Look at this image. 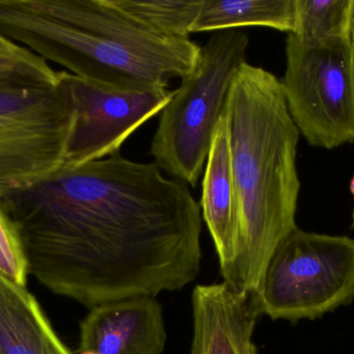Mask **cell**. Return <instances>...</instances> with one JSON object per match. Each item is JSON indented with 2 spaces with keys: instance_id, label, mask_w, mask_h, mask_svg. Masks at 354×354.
Returning a JSON list of instances; mask_svg holds the SVG:
<instances>
[{
  "instance_id": "3957f363",
  "label": "cell",
  "mask_w": 354,
  "mask_h": 354,
  "mask_svg": "<svg viewBox=\"0 0 354 354\" xmlns=\"http://www.w3.org/2000/svg\"><path fill=\"white\" fill-rule=\"evenodd\" d=\"M0 35L81 78L120 89L167 87L200 46L145 26L112 0H0Z\"/></svg>"
},
{
  "instance_id": "44dd1931",
  "label": "cell",
  "mask_w": 354,
  "mask_h": 354,
  "mask_svg": "<svg viewBox=\"0 0 354 354\" xmlns=\"http://www.w3.org/2000/svg\"><path fill=\"white\" fill-rule=\"evenodd\" d=\"M353 33H354V22H353Z\"/></svg>"
},
{
  "instance_id": "277c9868",
  "label": "cell",
  "mask_w": 354,
  "mask_h": 354,
  "mask_svg": "<svg viewBox=\"0 0 354 354\" xmlns=\"http://www.w3.org/2000/svg\"><path fill=\"white\" fill-rule=\"evenodd\" d=\"M248 46L249 37L241 29L214 31L200 47L195 69L162 109L151 155L171 178L197 185L233 79L247 62Z\"/></svg>"
},
{
  "instance_id": "ba28073f",
  "label": "cell",
  "mask_w": 354,
  "mask_h": 354,
  "mask_svg": "<svg viewBox=\"0 0 354 354\" xmlns=\"http://www.w3.org/2000/svg\"><path fill=\"white\" fill-rule=\"evenodd\" d=\"M76 106V121L62 168H77L120 153L141 125L162 112L174 91L167 87L120 89L59 71Z\"/></svg>"
},
{
  "instance_id": "7c38bea8",
  "label": "cell",
  "mask_w": 354,
  "mask_h": 354,
  "mask_svg": "<svg viewBox=\"0 0 354 354\" xmlns=\"http://www.w3.org/2000/svg\"><path fill=\"white\" fill-rule=\"evenodd\" d=\"M0 354H73L25 287L0 276Z\"/></svg>"
},
{
  "instance_id": "ac0fdd59",
  "label": "cell",
  "mask_w": 354,
  "mask_h": 354,
  "mask_svg": "<svg viewBox=\"0 0 354 354\" xmlns=\"http://www.w3.org/2000/svg\"><path fill=\"white\" fill-rule=\"evenodd\" d=\"M351 193H353V195H354V176H353V180H351Z\"/></svg>"
},
{
  "instance_id": "ffe728a7",
  "label": "cell",
  "mask_w": 354,
  "mask_h": 354,
  "mask_svg": "<svg viewBox=\"0 0 354 354\" xmlns=\"http://www.w3.org/2000/svg\"><path fill=\"white\" fill-rule=\"evenodd\" d=\"M353 226L354 228V210H353Z\"/></svg>"
},
{
  "instance_id": "6da1fadb",
  "label": "cell",
  "mask_w": 354,
  "mask_h": 354,
  "mask_svg": "<svg viewBox=\"0 0 354 354\" xmlns=\"http://www.w3.org/2000/svg\"><path fill=\"white\" fill-rule=\"evenodd\" d=\"M0 200L29 274L89 309L180 290L199 274L200 205L189 185L153 162L118 153L62 168Z\"/></svg>"
},
{
  "instance_id": "9c48e42d",
  "label": "cell",
  "mask_w": 354,
  "mask_h": 354,
  "mask_svg": "<svg viewBox=\"0 0 354 354\" xmlns=\"http://www.w3.org/2000/svg\"><path fill=\"white\" fill-rule=\"evenodd\" d=\"M166 339L161 305L142 295L91 309L81 324L79 353L162 354Z\"/></svg>"
},
{
  "instance_id": "8fae6325",
  "label": "cell",
  "mask_w": 354,
  "mask_h": 354,
  "mask_svg": "<svg viewBox=\"0 0 354 354\" xmlns=\"http://www.w3.org/2000/svg\"><path fill=\"white\" fill-rule=\"evenodd\" d=\"M200 209L214 241L223 282H227L241 251V214L224 116L214 132L206 160Z\"/></svg>"
},
{
  "instance_id": "5b68a950",
  "label": "cell",
  "mask_w": 354,
  "mask_h": 354,
  "mask_svg": "<svg viewBox=\"0 0 354 354\" xmlns=\"http://www.w3.org/2000/svg\"><path fill=\"white\" fill-rule=\"evenodd\" d=\"M76 106L62 78L46 82L0 70V197L64 166Z\"/></svg>"
},
{
  "instance_id": "d6986e66",
  "label": "cell",
  "mask_w": 354,
  "mask_h": 354,
  "mask_svg": "<svg viewBox=\"0 0 354 354\" xmlns=\"http://www.w3.org/2000/svg\"><path fill=\"white\" fill-rule=\"evenodd\" d=\"M79 354H99L97 353H93V351H81Z\"/></svg>"
},
{
  "instance_id": "e0dca14e",
  "label": "cell",
  "mask_w": 354,
  "mask_h": 354,
  "mask_svg": "<svg viewBox=\"0 0 354 354\" xmlns=\"http://www.w3.org/2000/svg\"><path fill=\"white\" fill-rule=\"evenodd\" d=\"M0 70L12 71L46 82H57L59 71L30 50L0 35Z\"/></svg>"
},
{
  "instance_id": "2e32d148",
  "label": "cell",
  "mask_w": 354,
  "mask_h": 354,
  "mask_svg": "<svg viewBox=\"0 0 354 354\" xmlns=\"http://www.w3.org/2000/svg\"><path fill=\"white\" fill-rule=\"evenodd\" d=\"M28 274L20 233L0 200V276L26 288Z\"/></svg>"
},
{
  "instance_id": "7a4b0ae2",
  "label": "cell",
  "mask_w": 354,
  "mask_h": 354,
  "mask_svg": "<svg viewBox=\"0 0 354 354\" xmlns=\"http://www.w3.org/2000/svg\"><path fill=\"white\" fill-rule=\"evenodd\" d=\"M241 214V251L227 284L253 295L268 260L297 228L299 133L280 79L245 62L224 112Z\"/></svg>"
},
{
  "instance_id": "5bb4252c",
  "label": "cell",
  "mask_w": 354,
  "mask_h": 354,
  "mask_svg": "<svg viewBox=\"0 0 354 354\" xmlns=\"http://www.w3.org/2000/svg\"><path fill=\"white\" fill-rule=\"evenodd\" d=\"M295 37L305 45H320L353 33L354 0H295Z\"/></svg>"
},
{
  "instance_id": "7402d4cb",
  "label": "cell",
  "mask_w": 354,
  "mask_h": 354,
  "mask_svg": "<svg viewBox=\"0 0 354 354\" xmlns=\"http://www.w3.org/2000/svg\"><path fill=\"white\" fill-rule=\"evenodd\" d=\"M6 71H8V70H6Z\"/></svg>"
},
{
  "instance_id": "4fadbf2b",
  "label": "cell",
  "mask_w": 354,
  "mask_h": 354,
  "mask_svg": "<svg viewBox=\"0 0 354 354\" xmlns=\"http://www.w3.org/2000/svg\"><path fill=\"white\" fill-rule=\"evenodd\" d=\"M295 0H203L191 33L262 26L292 33Z\"/></svg>"
},
{
  "instance_id": "9a60e30c",
  "label": "cell",
  "mask_w": 354,
  "mask_h": 354,
  "mask_svg": "<svg viewBox=\"0 0 354 354\" xmlns=\"http://www.w3.org/2000/svg\"><path fill=\"white\" fill-rule=\"evenodd\" d=\"M149 28L176 39H189L203 0H112Z\"/></svg>"
},
{
  "instance_id": "8992f818",
  "label": "cell",
  "mask_w": 354,
  "mask_h": 354,
  "mask_svg": "<svg viewBox=\"0 0 354 354\" xmlns=\"http://www.w3.org/2000/svg\"><path fill=\"white\" fill-rule=\"evenodd\" d=\"M258 314L272 320H315L354 299V239L297 227L277 247L257 290Z\"/></svg>"
},
{
  "instance_id": "52a82bcc",
  "label": "cell",
  "mask_w": 354,
  "mask_h": 354,
  "mask_svg": "<svg viewBox=\"0 0 354 354\" xmlns=\"http://www.w3.org/2000/svg\"><path fill=\"white\" fill-rule=\"evenodd\" d=\"M285 53L280 81L299 133L322 149L354 143V33L315 46L288 33Z\"/></svg>"
},
{
  "instance_id": "30bf717a",
  "label": "cell",
  "mask_w": 354,
  "mask_h": 354,
  "mask_svg": "<svg viewBox=\"0 0 354 354\" xmlns=\"http://www.w3.org/2000/svg\"><path fill=\"white\" fill-rule=\"evenodd\" d=\"M192 308L191 354H258L253 335L259 314L251 295L225 282L198 285Z\"/></svg>"
}]
</instances>
